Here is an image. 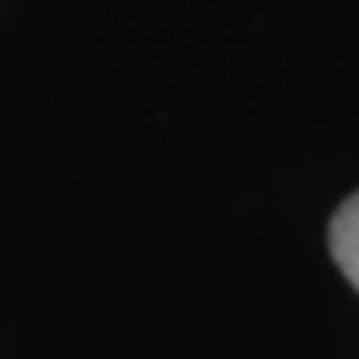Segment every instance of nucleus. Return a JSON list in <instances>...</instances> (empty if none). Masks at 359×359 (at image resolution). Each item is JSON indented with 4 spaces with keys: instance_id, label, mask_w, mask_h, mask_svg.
Segmentation results:
<instances>
[{
    "instance_id": "f257e3e1",
    "label": "nucleus",
    "mask_w": 359,
    "mask_h": 359,
    "mask_svg": "<svg viewBox=\"0 0 359 359\" xmlns=\"http://www.w3.org/2000/svg\"><path fill=\"white\" fill-rule=\"evenodd\" d=\"M327 244H332V256L339 264V271L347 276V283L359 292V192L347 196L339 212L332 216Z\"/></svg>"
}]
</instances>
